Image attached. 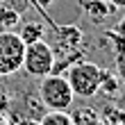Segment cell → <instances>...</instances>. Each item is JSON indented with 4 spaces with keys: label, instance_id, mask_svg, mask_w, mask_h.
<instances>
[{
    "label": "cell",
    "instance_id": "5",
    "mask_svg": "<svg viewBox=\"0 0 125 125\" xmlns=\"http://www.w3.org/2000/svg\"><path fill=\"white\" fill-rule=\"evenodd\" d=\"M55 34L57 39H59V48L62 50H75L80 46V41H82V32H80V27L75 25H55Z\"/></svg>",
    "mask_w": 125,
    "mask_h": 125
},
{
    "label": "cell",
    "instance_id": "13",
    "mask_svg": "<svg viewBox=\"0 0 125 125\" xmlns=\"http://www.w3.org/2000/svg\"><path fill=\"white\" fill-rule=\"evenodd\" d=\"M116 75L125 82V52L116 55Z\"/></svg>",
    "mask_w": 125,
    "mask_h": 125
},
{
    "label": "cell",
    "instance_id": "3",
    "mask_svg": "<svg viewBox=\"0 0 125 125\" xmlns=\"http://www.w3.org/2000/svg\"><path fill=\"white\" fill-rule=\"evenodd\" d=\"M52 66H55V50L50 43H46L43 39L34 41V43H27L25 46V55H23V68L27 75L32 77H46L52 73Z\"/></svg>",
    "mask_w": 125,
    "mask_h": 125
},
{
    "label": "cell",
    "instance_id": "17",
    "mask_svg": "<svg viewBox=\"0 0 125 125\" xmlns=\"http://www.w3.org/2000/svg\"><path fill=\"white\" fill-rule=\"evenodd\" d=\"M11 125H39V121H34V118H23V121L11 123Z\"/></svg>",
    "mask_w": 125,
    "mask_h": 125
},
{
    "label": "cell",
    "instance_id": "16",
    "mask_svg": "<svg viewBox=\"0 0 125 125\" xmlns=\"http://www.w3.org/2000/svg\"><path fill=\"white\" fill-rule=\"evenodd\" d=\"M32 2H34L36 7H41V9H46V7H52L57 0H32Z\"/></svg>",
    "mask_w": 125,
    "mask_h": 125
},
{
    "label": "cell",
    "instance_id": "10",
    "mask_svg": "<svg viewBox=\"0 0 125 125\" xmlns=\"http://www.w3.org/2000/svg\"><path fill=\"white\" fill-rule=\"evenodd\" d=\"M71 118L75 125H95L98 123V112L89 107H82V109H75V114H71Z\"/></svg>",
    "mask_w": 125,
    "mask_h": 125
},
{
    "label": "cell",
    "instance_id": "2",
    "mask_svg": "<svg viewBox=\"0 0 125 125\" xmlns=\"http://www.w3.org/2000/svg\"><path fill=\"white\" fill-rule=\"evenodd\" d=\"M75 98H93L100 89V66L93 62H77L64 73Z\"/></svg>",
    "mask_w": 125,
    "mask_h": 125
},
{
    "label": "cell",
    "instance_id": "18",
    "mask_svg": "<svg viewBox=\"0 0 125 125\" xmlns=\"http://www.w3.org/2000/svg\"><path fill=\"white\" fill-rule=\"evenodd\" d=\"M109 2H112L116 9H125V0H109Z\"/></svg>",
    "mask_w": 125,
    "mask_h": 125
},
{
    "label": "cell",
    "instance_id": "11",
    "mask_svg": "<svg viewBox=\"0 0 125 125\" xmlns=\"http://www.w3.org/2000/svg\"><path fill=\"white\" fill-rule=\"evenodd\" d=\"M18 11L16 9H9V7H2L0 9V23L2 25H7V27H11V25H16L18 23Z\"/></svg>",
    "mask_w": 125,
    "mask_h": 125
},
{
    "label": "cell",
    "instance_id": "19",
    "mask_svg": "<svg viewBox=\"0 0 125 125\" xmlns=\"http://www.w3.org/2000/svg\"><path fill=\"white\" fill-rule=\"evenodd\" d=\"M0 125H11V121H9V118H7V116H5V114H0Z\"/></svg>",
    "mask_w": 125,
    "mask_h": 125
},
{
    "label": "cell",
    "instance_id": "7",
    "mask_svg": "<svg viewBox=\"0 0 125 125\" xmlns=\"http://www.w3.org/2000/svg\"><path fill=\"white\" fill-rule=\"evenodd\" d=\"M43 34H46V27H43V23H39V21L23 23V25H21V32H18L21 41H23L25 46H27V43L39 41V39H43Z\"/></svg>",
    "mask_w": 125,
    "mask_h": 125
},
{
    "label": "cell",
    "instance_id": "12",
    "mask_svg": "<svg viewBox=\"0 0 125 125\" xmlns=\"http://www.w3.org/2000/svg\"><path fill=\"white\" fill-rule=\"evenodd\" d=\"M107 36L114 41V55H121V52H125V39L121 34H116V32H107Z\"/></svg>",
    "mask_w": 125,
    "mask_h": 125
},
{
    "label": "cell",
    "instance_id": "4",
    "mask_svg": "<svg viewBox=\"0 0 125 125\" xmlns=\"http://www.w3.org/2000/svg\"><path fill=\"white\" fill-rule=\"evenodd\" d=\"M23 55L25 43L21 41L18 32H0V77L14 75L16 71L23 68Z\"/></svg>",
    "mask_w": 125,
    "mask_h": 125
},
{
    "label": "cell",
    "instance_id": "8",
    "mask_svg": "<svg viewBox=\"0 0 125 125\" xmlns=\"http://www.w3.org/2000/svg\"><path fill=\"white\" fill-rule=\"evenodd\" d=\"M118 84H121V77L116 75V73L100 68V89H98V93H102V95H114L116 91H118Z\"/></svg>",
    "mask_w": 125,
    "mask_h": 125
},
{
    "label": "cell",
    "instance_id": "14",
    "mask_svg": "<svg viewBox=\"0 0 125 125\" xmlns=\"http://www.w3.org/2000/svg\"><path fill=\"white\" fill-rule=\"evenodd\" d=\"M7 109H9V98L5 91H0V114H7Z\"/></svg>",
    "mask_w": 125,
    "mask_h": 125
},
{
    "label": "cell",
    "instance_id": "6",
    "mask_svg": "<svg viewBox=\"0 0 125 125\" xmlns=\"http://www.w3.org/2000/svg\"><path fill=\"white\" fill-rule=\"evenodd\" d=\"M80 5H82V9L95 21H105V18H109L116 11V7L109 2V0H80Z\"/></svg>",
    "mask_w": 125,
    "mask_h": 125
},
{
    "label": "cell",
    "instance_id": "9",
    "mask_svg": "<svg viewBox=\"0 0 125 125\" xmlns=\"http://www.w3.org/2000/svg\"><path fill=\"white\" fill-rule=\"evenodd\" d=\"M39 125H75V123H73L68 112H52V109H48V112L41 116Z\"/></svg>",
    "mask_w": 125,
    "mask_h": 125
},
{
    "label": "cell",
    "instance_id": "15",
    "mask_svg": "<svg viewBox=\"0 0 125 125\" xmlns=\"http://www.w3.org/2000/svg\"><path fill=\"white\" fill-rule=\"evenodd\" d=\"M114 32H116V34H121L123 39H125V16H123V18H121L116 25H114Z\"/></svg>",
    "mask_w": 125,
    "mask_h": 125
},
{
    "label": "cell",
    "instance_id": "1",
    "mask_svg": "<svg viewBox=\"0 0 125 125\" xmlns=\"http://www.w3.org/2000/svg\"><path fill=\"white\" fill-rule=\"evenodd\" d=\"M39 98L52 112H68L73 107V102H75V95H73V89H71L66 75H55V73L41 77Z\"/></svg>",
    "mask_w": 125,
    "mask_h": 125
}]
</instances>
